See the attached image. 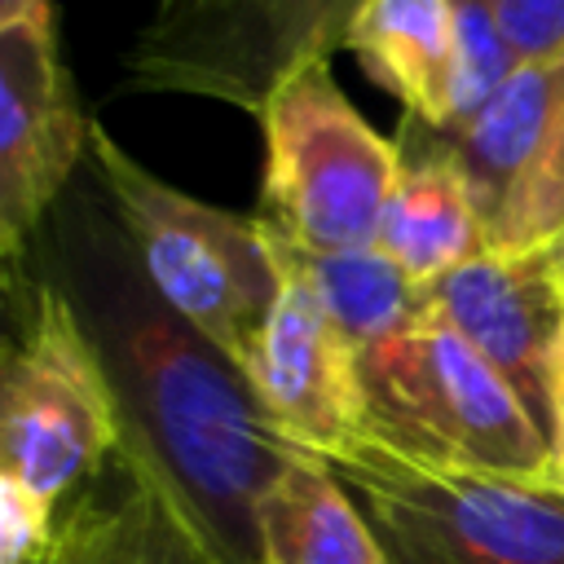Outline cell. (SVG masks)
<instances>
[{"label": "cell", "mask_w": 564, "mask_h": 564, "mask_svg": "<svg viewBox=\"0 0 564 564\" xmlns=\"http://www.w3.org/2000/svg\"><path fill=\"white\" fill-rule=\"evenodd\" d=\"M264 132L260 220L304 251H375L397 185V141L379 137L322 53L291 62L256 106Z\"/></svg>", "instance_id": "8992f818"}, {"label": "cell", "mask_w": 564, "mask_h": 564, "mask_svg": "<svg viewBox=\"0 0 564 564\" xmlns=\"http://www.w3.org/2000/svg\"><path fill=\"white\" fill-rule=\"evenodd\" d=\"M388 564H564V489L445 467L375 436L322 458Z\"/></svg>", "instance_id": "277c9868"}, {"label": "cell", "mask_w": 564, "mask_h": 564, "mask_svg": "<svg viewBox=\"0 0 564 564\" xmlns=\"http://www.w3.org/2000/svg\"><path fill=\"white\" fill-rule=\"evenodd\" d=\"M88 154L154 295L242 370L282 282L260 216L159 181L106 128H93Z\"/></svg>", "instance_id": "3957f363"}, {"label": "cell", "mask_w": 564, "mask_h": 564, "mask_svg": "<svg viewBox=\"0 0 564 564\" xmlns=\"http://www.w3.org/2000/svg\"><path fill=\"white\" fill-rule=\"evenodd\" d=\"M101 489L110 564H225L154 458L132 441V432H123Z\"/></svg>", "instance_id": "9a60e30c"}, {"label": "cell", "mask_w": 564, "mask_h": 564, "mask_svg": "<svg viewBox=\"0 0 564 564\" xmlns=\"http://www.w3.org/2000/svg\"><path fill=\"white\" fill-rule=\"evenodd\" d=\"M264 234H269L273 260L300 273L317 291V300L326 304V313L352 339L357 352L405 330L423 313V291L383 251H304L282 234H273L269 225Z\"/></svg>", "instance_id": "2e32d148"}, {"label": "cell", "mask_w": 564, "mask_h": 564, "mask_svg": "<svg viewBox=\"0 0 564 564\" xmlns=\"http://www.w3.org/2000/svg\"><path fill=\"white\" fill-rule=\"evenodd\" d=\"M361 0H335V13H339V31H348V18L357 13Z\"/></svg>", "instance_id": "603a6c76"}, {"label": "cell", "mask_w": 564, "mask_h": 564, "mask_svg": "<svg viewBox=\"0 0 564 564\" xmlns=\"http://www.w3.org/2000/svg\"><path fill=\"white\" fill-rule=\"evenodd\" d=\"M79 313L101 344L123 423L225 564H260V502L295 445L269 423L247 375L185 326L123 251L93 242Z\"/></svg>", "instance_id": "6da1fadb"}, {"label": "cell", "mask_w": 564, "mask_h": 564, "mask_svg": "<svg viewBox=\"0 0 564 564\" xmlns=\"http://www.w3.org/2000/svg\"><path fill=\"white\" fill-rule=\"evenodd\" d=\"M546 441H551V485L564 489V326L546 375Z\"/></svg>", "instance_id": "44dd1931"}, {"label": "cell", "mask_w": 564, "mask_h": 564, "mask_svg": "<svg viewBox=\"0 0 564 564\" xmlns=\"http://www.w3.org/2000/svg\"><path fill=\"white\" fill-rule=\"evenodd\" d=\"M344 48H352L366 75L405 106V119L445 128L454 0H361L348 18Z\"/></svg>", "instance_id": "4fadbf2b"}, {"label": "cell", "mask_w": 564, "mask_h": 564, "mask_svg": "<svg viewBox=\"0 0 564 564\" xmlns=\"http://www.w3.org/2000/svg\"><path fill=\"white\" fill-rule=\"evenodd\" d=\"M260 564H388L348 489L295 449L260 502Z\"/></svg>", "instance_id": "5bb4252c"}, {"label": "cell", "mask_w": 564, "mask_h": 564, "mask_svg": "<svg viewBox=\"0 0 564 564\" xmlns=\"http://www.w3.org/2000/svg\"><path fill=\"white\" fill-rule=\"evenodd\" d=\"M344 44L335 0H163L145 70L260 106L300 57Z\"/></svg>", "instance_id": "9c48e42d"}, {"label": "cell", "mask_w": 564, "mask_h": 564, "mask_svg": "<svg viewBox=\"0 0 564 564\" xmlns=\"http://www.w3.org/2000/svg\"><path fill=\"white\" fill-rule=\"evenodd\" d=\"M366 388V436L445 467L546 480L551 441L511 383L427 304L357 352Z\"/></svg>", "instance_id": "5b68a950"}, {"label": "cell", "mask_w": 564, "mask_h": 564, "mask_svg": "<svg viewBox=\"0 0 564 564\" xmlns=\"http://www.w3.org/2000/svg\"><path fill=\"white\" fill-rule=\"evenodd\" d=\"M18 295L0 375V480L66 520L123 445V401L75 295L48 278Z\"/></svg>", "instance_id": "7a4b0ae2"}, {"label": "cell", "mask_w": 564, "mask_h": 564, "mask_svg": "<svg viewBox=\"0 0 564 564\" xmlns=\"http://www.w3.org/2000/svg\"><path fill=\"white\" fill-rule=\"evenodd\" d=\"M423 304L511 383L546 432V375L564 326V242L516 256L485 251L427 286Z\"/></svg>", "instance_id": "30bf717a"}, {"label": "cell", "mask_w": 564, "mask_h": 564, "mask_svg": "<svg viewBox=\"0 0 564 564\" xmlns=\"http://www.w3.org/2000/svg\"><path fill=\"white\" fill-rule=\"evenodd\" d=\"M397 154L401 167L379 220L375 251H383L419 291H427L445 273L485 256L489 229L463 167L454 163L436 128L419 119H401Z\"/></svg>", "instance_id": "8fae6325"}, {"label": "cell", "mask_w": 564, "mask_h": 564, "mask_svg": "<svg viewBox=\"0 0 564 564\" xmlns=\"http://www.w3.org/2000/svg\"><path fill=\"white\" fill-rule=\"evenodd\" d=\"M278 300L242 375L269 423L295 449L330 458L366 436L357 348L300 273L278 264Z\"/></svg>", "instance_id": "ba28073f"}, {"label": "cell", "mask_w": 564, "mask_h": 564, "mask_svg": "<svg viewBox=\"0 0 564 564\" xmlns=\"http://www.w3.org/2000/svg\"><path fill=\"white\" fill-rule=\"evenodd\" d=\"M551 242H564V115L555 132L546 137L542 154L516 185L498 229L489 234V251H542Z\"/></svg>", "instance_id": "ac0fdd59"}, {"label": "cell", "mask_w": 564, "mask_h": 564, "mask_svg": "<svg viewBox=\"0 0 564 564\" xmlns=\"http://www.w3.org/2000/svg\"><path fill=\"white\" fill-rule=\"evenodd\" d=\"M520 70L511 44L480 9V0H454V62L445 93V128L476 115L511 75Z\"/></svg>", "instance_id": "e0dca14e"}, {"label": "cell", "mask_w": 564, "mask_h": 564, "mask_svg": "<svg viewBox=\"0 0 564 564\" xmlns=\"http://www.w3.org/2000/svg\"><path fill=\"white\" fill-rule=\"evenodd\" d=\"M44 31L57 35V18H53V0H0V31Z\"/></svg>", "instance_id": "7402d4cb"}, {"label": "cell", "mask_w": 564, "mask_h": 564, "mask_svg": "<svg viewBox=\"0 0 564 564\" xmlns=\"http://www.w3.org/2000/svg\"><path fill=\"white\" fill-rule=\"evenodd\" d=\"M560 115H564V57L542 66H520L476 115H467L454 128H436V137L463 167L489 234L498 229L516 185L542 154Z\"/></svg>", "instance_id": "7c38bea8"}, {"label": "cell", "mask_w": 564, "mask_h": 564, "mask_svg": "<svg viewBox=\"0 0 564 564\" xmlns=\"http://www.w3.org/2000/svg\"><path fill=\"white\" fill-rule=\"evenodd\" d=\"M88 141L93 123L75 106L57 35L0 31V260L9 295L22 291V256Z\"/></svg>", "instance_id": "52a82bcc"}, {"label": "cell", "mask_w": 564, "mask_h": 564, "mask_svg": "<svg viewBox=\"0 0 564 564\" xmlns=\"http://www.w3.org/2000/svg\"><path fill=\"white\" fill-rule=\"evenodd\" d=\"M40 564H110L106 551V489L101 480L66 511L53 551Z\"/></svg>", "instance_id": "ffe728a7"}, {"label": "cell", "mask_w": 564, "mask_h": 564, "mask_svg": "<svg viewBox=\"0 0 564 564\" xmlns=\"http://www.w3.org/2000/svg\"><path fill=\"white\" fill-rule=\"evenodd\" d=\"M520 66L564 57V0H480Z\"/></svg>", "instance_id": "d6986e66"}]
</instances>
